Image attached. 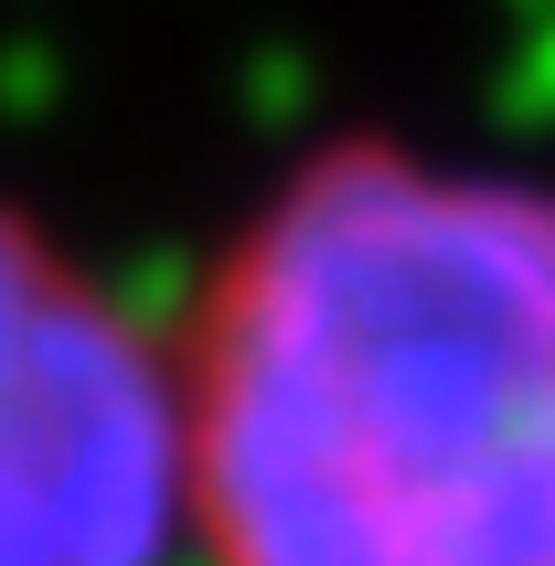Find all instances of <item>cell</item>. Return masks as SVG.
I'll return each mask as SVG.
<instances>
[{"instance_id": "cell-3", "label": "cell", "mask_w": 555, "mask_h": 566, "mask_svg": "<svg viewBox=\"0 0 555 566\" xmlns=\"http://www.w3.org/2000/svg\"><path fill=\"white\" fill-rule=\"evenodd\" d=\"M502 107H513V118H555V22L534 32V64L502 86Z\"/></svg>"}, {"instance_id": "cell-1", "label": "cell", "mask_w": 555, "mask_h": 566, "mask_svg": "<svg viewBox=\"0 0 555 566\" xmlns=\"http://www.w3.org/2000/svg\"><path fill=\"white\" fill-rule=\"evenodd\" d=\"M192 524L214 566H555V192L310 171L214 300Z\"/></svg>"}, {"instance_id": "cell-2", "label": "cell", "mask_w": 555, "mask_h": 566, "mask_svg": "<svg viewBox=\"0 0 555 566\" xmlns=\"http://www.w3.org/2000/svg\"><path fill=\"white\" fill-rule=\"evenodd\" d=\"M182 524L192 417L139 311L0 214V566H171Z\"/></svg>"}]
</instances>
